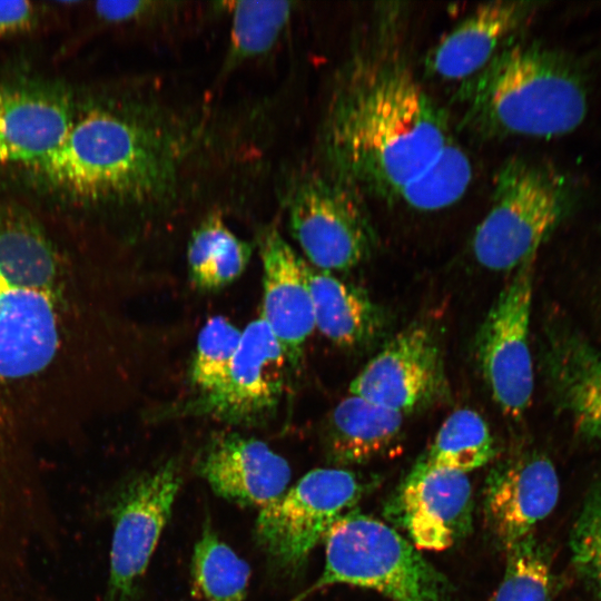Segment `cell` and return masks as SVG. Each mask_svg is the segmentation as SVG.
Wrapping results in <instances>:
<instances>
[{
    "instance_id": "1",
    "label": "cell",
    "mask_w": 601,
    "mask_h": 601,
    "mask_svg": "<svg viewBox=\"0 0 601 601\" xmlns=\"http://www.w3.org/2000/svg\"><path fill=\"white\" fill-rule=\"evenodd\" d=\"M392 45L381 37L355 52L324 126L329 174L363 197L395 199L452 138L445 110Z\"/></svg>"
},
{
    "instance_id": "2",
    "label": "cell",
    "mask_w": 601,
    "mask_h": 601,
    "mask_svg": "<svg viewBox=\"0 0 601 601\" xmlns=\"http://www.w3.org/2000/svg\"><path fill=\"white\" fill-rule=\"evenodd\" d=\"M188 138L151 106L91 108L31 168L62 194L87 201L152 205L173 196Z\"/></svg>"
},
{
    "instance_id": "3",
    "label": "cell",
    "mask_w": 601,
    "mask_h": 601,
    "mask_svg": "<svg viewBox=\"0 0 601 601\" xmlns=\"http://www.w3.org/2000/svg\"><path fill=\"white\" fill-rule=\"evenodd\" d=\"M455 100L463 108L461 127L479 139H550L584 121L588 87L570 56L515 38L460 83Z\"/></svg>"
},
{
    "instance_id": "4",
    "label": "cell",
    "mask_w": 601,
    "mask_h": 601,
    "mask_svg": "<svg viewBox=\"0 0 601 601\" xmlns=\"http://www.w3.org/2000/svg\"><path fill=\"white\" fill-rule=\"evenodd\" d=\"M59 264L33 225L0 216V385L43 371L59 347Z\"/></svg>"
},
{
    "instance_id": "5",
    "label": "cell",
    "mask_w": 601,
    "mask_h": 601,
    "mask_svg": "<svg viewBox=\"0 0 601 601\" xmlns=\"http://www.w3.org/2000/svg\"><path fill=\"white\" fill-rule=\"evenodd\" d=\"M324 571L309 588L347 584L392 601H455L454 587L393 526L353 509L324 538Z\"/></svg>"
},
{
    "instance_id": "6",
    "label": "cell",
    "mask_w": 601,
    "mask_h": 601,
    "mask_svg": "<svg viewBox=\"0 0 601 601\" xmlns=\"http://www.w3.org/2000/svg\"><path fill=\"white\" fill-rule=\"evenodd\" d=\"M570 180L550 165L514 157L499 168L491 206L474 230V259L494 272H513L536 258L543 242L569 214Z\"/></svg>"
},
{
    "instance_id": "7",
    "label": "cell",
    "mask_w": 601,
    "mask_h": 601,
    "mask_svg": "<svg viewBox=\"0 0 601 601\" xmlns=\"http://www.w3.org/2000/svg\"><path fill=\"white\" fill-rule=\"evenodd\" d=\"M285 209L290 235L318 269L348 270L376 247L364 197L331 174L306 173L295 178L286 193Z\"/></svg>"
},
{
    "instance_id": "8",
    "label": "cell",
    "mask_w": 601,
    "mask_h": 601,
    "mask_svg": "<svg viewBox=\"0 0 601 601\" xmlns=\"http://www.w3.org/2000/svg\"><path fill=\"white\" fill-rule=\"evenodd\" d=\"M367 490L365 480L347 469L312 470L260 509L254 531L256 542L275 569L293 574Z\"/></svg>"
},
{
    "instance_id": "9",
    "label": "cell",
    "mask_w": 601,
    "mask_h": 601,
    "mask_svg": "<svg viewBox=\"0 0 601 601\" xmlns=\"http://www.w3.org/2000/svg\"><path fill=\"white\" fill-rule=\"evenodd\" d=\"M534 262L530 259L513 270L475 341L476 358L492 398L511 418L523 416L534 387L529 342Z\"/></svg>"
},
{
    "instance_id": "10",
    "label": "cell",
    "mask_w": 601,
    "mask_h": 601,
    "mask_svg": "<svg viewBox=\"0 0 601 601\" xmlns=\"http://www.w3.org/2000/svg\"><path fill=\"white\" fill-rule=\"evenodd\" d=\"M181 484L175 460L130 480L112 510L114 531L105 601H132Z\"/></svg>"
},
{
    "instance_id": "11",
    "label": "cell",
    "mask_w": 601,
    "mask_h": 601,
    "mask_svg": "<svg viewBox=\"0 0 601 601\" xmlns=\"http://www.w3.org/2000/svg\"><path fill=\"white\" fill-rule=\"evenodd\" d=\"M349 392L403 415L446 401L449 383L434 332L414 324L397 333L354 377Z\"/></svg>"
},
{
    "instance_id": "12",
    "label": "cell",
    "mask_w": 601,
    "mask_h": 601,
    "mask_svg": "<svg viewBox=\"0 0 601 601\" xmlns=\"http://www.w3.org/2000/svg\"><path fill=\"white\" fill-rule=\"evenodd\" d=\"M287 362L282 345L259 316L242 332L238 349L221 385L199 394L184 411L234 425L258 424L268 418L280 402Z\"/></svg>"
},
{
    "instance_id": "13",
    "label": "cell",
    "mask_w": 601,
    "mask_h": 601,
    "mask_svg": "<svg viewBox=\"0 0 601 601\" xmlns=\"http://www.w3.org/2000/svg\"><path fill=\"white\" fill-rule=\"evenodd\" d=\"M393 528L420 551H443L472 531L473 495L465 473L417 463L385 502Z\"/></svg>"
},
{
    "instance_id": "14",
    "label": "cell",
    "mask_w": 601,
    "mask_h": 601,
    "mask_svg": "<svg viewBox=\"0 0 601 601\" xmlns=\"http://www.w3.org/2000/svg\"><path fill=\"white\" fill-rule=\"evenodd\" d=\"M560 482L551 460L528 452L495 466L486 477L483 509L486 525L504 551L534 533L555 508Z\"/></svg>"
},
{
    "instance_id": "15",
    "label": "cell",
    "mask_w": 601,
    "mask_h": 601,
    "mask_svg": "<svg viewBox=\"0 0 601 601\" xmlns=\"http://www.w3.org/2000/svg\"><path fill=\"white\" fill-rule=\"evenodd\" d=\"M198 474L220 497L264 508L288 489L290 467L266 443L236 432L214 435L197 463Z\"/></svg>"
},
{
    "instance_id": "16",
    "label": "cell",
    "mask_w": 601,
    "mask_h": 601,
    "mask_svg": "<svg viewBox=\"0 0 601 601\" xmlns=\"http://www.w3.org/2000/svg\"><path fill=\"white\" fill-rule=\"evenodd\" d=\"M534 1H492L479 6L430 51L425 71L463 82L480 72L539 10Z\"/></svg>"
},
{
    "instance_id": "17",
    "label": "cell",
    "mask_w": 601,
    "mask_h": 601,
    "mask_svg": "<svg viewBox=\"0 0 601 601\" xmlns=\"http://www.w3.org/2000/svg\"><path fill=\"white\" fill-rule=\"evenodd\" d=\"M263 263V306L260 317L282 345L288 363L296 364L303 346L315 329L305 259L273 227L258 239Z\"/></svg>"
},
{
    "instance_id": "18",
    "label": "cell",
    "mask_w": 601,
    "mask_h": 601,
    "mask_svg": "<svg viewBox=\"0 0 601 601\" xmlns=\"http://www.w3.org/2000/svg\"><path fill=\"white\" fill-rule=\"evenodd\" d=\"M73 119L69 102L52 90L0 87V164L40 162L59 146Z\"/></svg>"
},
{
    "instance_id": "19",
    "label": "cell",
    "mask_w": 601,
    "mask_h": 601,
    "mask_svg": "<svg viewBox=\"0 0 601 601\" xmlns=\"http://www.w3.org/2000/svg\"><path fill=\"white\" fill-rule=\"evenodd\" d=\"M315 328L336 345L364 348L377 342L386 328V316L362 288L305 262Z\"/></svg>"
},
{
    "instance_id": "20",
    "label": "cell",
    "mask_w": 601,
    "mask_h": 601,
    "mask_svg": "<svg viewBox=\"0 0 601 601\" xmlns=\"http://www.w3.org/2000/svg\"><path fill=\"white\" fill-rule=\"evenodd\" d=\"M403 416L358 395L344 397L325 425L328 459L344 469L393 453L401 443Z\"/></svg>"
},
{
    "instance_id": "21",
    "label": "cell",
    "mask_w": 601,
    "mask_h": 601,
    "mask_svg": "<svg viewBox=\"0 0 601 601\" xmlns=\"http://www.w3.org/2000/svg\"><path fill=\"white\" fill-rule=\"evenodd\" d=\"M550 372L577 430L601 441V352L578 334H564L553 344Z\"/></svg>"
},
{
    "instance_id": "22",
    "label": "cell",
    "mask_w": 601,
    "mask_h": 601,
    "mask_svg": "<svg viewBox=\"0 0 601 601\" xmlns=\"http://www.w3.org/2000/svg\"><path fill=\"white\" fill-rule=\"evenodd\" d=\"M252 245L237 237L218 214L208 215L191 233L187 263L193 285L205 292L220 289L245 270Z\"/></svg>"
},
{
    "instance_id": "23",
    "label": "cell",
    "mask_w": 601,
    "mask_h": 601,
    "mask_svg": "<svg viewBox=\"0 0 601 601\" xmlns=\"http://www.w3.org/2000/svg\"><path fill=\"white\" fill-rule=\"evenodd\" d=\"M496 447L485 420L474 410L460 408L441 425L417 464L467 473L494 459Z\"/></svg>"
},
{
    "instance_id": "24",
    "label": "cell",
    "mask_w": 601,
    "mask_h": 601,
    "mask_svg": "<svg viewBox=\"0 0 601 601\" xmlns=\"http://www.w3.org/2000/svg\"><path fill=\"white\" fill-rule=\"evenodd\" d=\"M190 575L196 594L206 601H244L250 568L206 521L194 548Z\"/></svg>"
},
{
    "instance_id": "25",
    "label": "cell",
    "mask_w": 601,
    "mask_h": 601,
    "mask_svg": "<svg viewBox=\"0 0 601 601\" xmlns=\"http://www.w3.org/2000/svg\"><path fill=\"white\" fill-rule=\"evenodd\" d=\"M472 177L471 160L452 137L434 160L406 184L395 199L416 210H440L463 197Z\"/></svg>"
},
{
    "instance_id": "26",
    "label": "cell",
    "mask_w": 601,
    "mask_h": 601,
    "mask_svg": "<svg viewBox=\"0 0 601 601\" xmlns=\"http://www.w3.org/2000/svg\"><path fill=\"white\" fill-rule=\"evenodd\" d=\"M290 1H237L231 8L228 63L234 65L267 53L288 24Z\"/></svg>"
},
{
    "instance_id": "27",
    "label": "cell",
    "mask_w": 601,
    "mask_h": 601,
    "mask_svg": "<svg viewBox=\"0 0 601 601\" xmlns=\"http://www.w3.org/2000/svg\"><path fill=\"white\" fill-rule=\"evenodd\" d=\"M553 590L551 559L534 533L505 550L504 572L493 601H551Z\"/></svg>"
},
{
    "instance_id": "28",
    "label": "cell",
    "mask_w": 601,
    "mask_h": 601,
    "mask_svg": "<svg viewBox=\"0 0 601 601\" xmlns=\"http://www.w3.org/2000/svg\"><path fill=\"white\" fill-rule=\"evenodd\" d=\"M242 332L224 316L210 317L198 334L190 381L200 392H213L224 382L238 349Z\"/></svg>"
},
{
    "instance_id": "29",
    "label": "cell",
    "mask_w": 601,
    "mask_h": 601,
    "mask_svg": "<svg viewBox=\"0 0 601 601\" xmlns=\"http://www.w3.org/2000/svg\"><path fill=\"white\" fill-rule=\"evenodd\" d=\"M572 563L601 600V487L591 490L570 532Z\"/></svg>"
},
{
    "instance_id": "30",
    "label": "cell",
    "mask_w": 601,
    "mask_h": 601,
    "mask_svg": "<svg viewBox=\"0 0 601 601\" xmlns=\"http://www.w3.org/2000/svg\"><path fill=\"white\" fill-rule=\"evenodd\" d=\"M165 2L155 1H100L95 4L99 18L108 22H129L142 19L162 10L159 9Z\"/></svg>"
},
{
    "instance_id": "31",
    "label": "cell",
    "mask_w": 601,
    "mask_h": 601,
    "mask_svg": "<svg viewBox=\"0 0 601 601\" xmlns=\"http://www.w3.org/2000/svg\"><path fill=\"white\" fill-rule=\"evenodd\" d=\"M36 17V9L28 1H0V36L29 27Z\"/></svg>"
},
{
    "instance_id": "32",
    "label": "cell",
    "mask_w": 601,
    "mask_h": 601,
    "mask_svg": "<svg viewBox=\"0 0 601 601\" xmlns=\"http://www.w3.org/2000/svg\"><path fill=\"white\" fill-rule=\"evenodd\" d=\"M312 593L311 590H306L304 592H302L300 594L296 595L295 598H293L292 600L289 601H303L306 597H308V594Z\"/></svg>"
}]
</instances>
